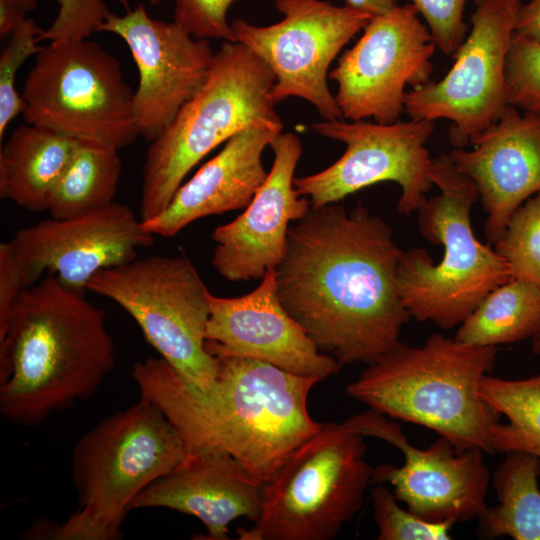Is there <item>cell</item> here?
I'll list each match as a JSON object with an SVG mask.
<instances>
[{
    "label": "cell",
    "mask_w": 540,
    "mask_h": 540,
    "mask_svg": "<svg viewBox=\"0 0 540 540\" xmlns=\"http://www.w3.org/2000/svg\"><path fill=\"white\" fill-rule=\"evenodd\" d=\"M401 253L390 226L363 205L311 206L289 227L278 298L320 352L342 366L372 364L411 318L398 289Z\"/></svg>",
    "instance_id": "obj_1"
},
{
    "label": "cell",
    "mask_w": 540,
    "mask_h": 540,
    "mask_svg": "<svg viewBox=\"0 0 540 540\" xmlns=\"http://www.w3.org/2000/svg\"><path fill=\"white\" fill-rule=\"evenodd\" d=\"M213 387L187 384L161 357L134 364L140 398L158 406L187 454L224 453L263 486L320 426L307 407L315 378L241 357H217Z\"/></svg>",
    "instance_id": "obj_2"
},
{
    "label": "cell",
    "mask_w": 540,
    "mask_h": 540,
    "mask_svg": "<svg viewBox=\"0 0 540 540\" xmlns=\"http://www.w3.org/2000/svg\"><path fill=\"white\" fill-rule=\"evenodd\" d=\"M114 363L105 313L47 275L20 293L0 330V413L36 426L92 397Z\"/></svg>",
    "instance_id": "obj_3"
},
{
    "label": "cell",
    "mask_w": 540,
    "mask_h": 540,
    "mask_svg": "<svg viewBox=\"0 0 540 540\" xmlns=\"http://www.w3.org/2000/svg\"><path fill=\"white\" fill-rule=\"evenodd\" d=\"M495 346L431 335L420 347L398 342L349 383L346 393L369 409L424 426L457 451L494 454L492 431L501 414L480 395Z\"/></svg>",
    "instance_id": "obj_4"
},
{
    "label": "cell",
    "mask_w": 540,
    "mask_h": 540,
    "mask_svg": "<svg viewBox=\"0 0 540 540\" xmlns=\"http://www.w3.org/2000/svg\"><path fill=\"white\" fill-rule=\"evenodd\" d=\"M187 452L155 404L140 400L95 425L76 443L72 476L79 506L62 523L36 521L26 539L118 540L136 496Z\"/></svg>",
    "instance_id": "obj_5"
},
{
    "label": "cell",
    "mask_w": 540,
    "mask_h": 540,
    "mask_svg": "<svg viewBox=\"0 0 540 540\" xmlns=\"http://www.w3.org/2000/svg\"><path fill=\"white\" fill-rule=\"evenodd\" d=\"M430 178L440 193L417 210L418 227L426 240L443 245V257L435 264L424 248L402 251L397 281L411 317L448 330L512 275L506 260L474 235L470 217L479 192L473 180L456 168L450 155L432 159Z\"/></svg>",
    "instance_id": "obj_6"
},
{
    "label": "cell",
    "mask_w": 540,
    "mask_h": 540,
    "mask_svg": "<svg viewBox=\"0 0 540 540\" xmlns=\"http://www.w3.org/2000/svg\"><path fill=\"white\" fill-rule=\"evenodd\" d=\"M274 83L272 70L248 47L222 44L203 86L150 142L143 166L141 221L161 214L187 174L235 134L255 126L282 132L270 98Z\"/></svg>",
    "instance_id": "obj_7"
},
{
    "label": "cell",
    "mask_w": 540,
    "mask_h": 540,
    "mask_svg": "<svg viewBox=\"0 0 540 540\" xmlns=\"http://www.w3.org/2000/svg\"><path fill=\"white\" fill-rule=\"evenodd\" d=\"M363 435L320 423L262 486L261 513L240 540H329L360 510L372 483Z\"/></svg>",
    "instance_id": "obj_8"
},
{
    "label": "cell",
    "mask_w": 540,
    "mask_h": 540,
    "mask_svg": "<svg viewBox=\"0 0 540 540\" xmlns=\"http://www.w3.org/2000/svg\"><path fill=\"white\" fill-rule=\"evenodd\" d=\"M87 290L122 307L187 384L213 387L219 361L205 348L209 290L187 256L152 255L101 270Z\"/></svg>",
    "instance_id": "obj_9"
},
{
    "label": "cell",
    "mask_w": 540,
    "mask_h": 540,
    "mask_svg": "<svg viewBox=\"0 0 540 540\" xmlns=\"http://www.w3.org/2000/svg\"><path fill=\"white\" fill-rule=\"evenodd\" d=\"M133 94L119 61L97 42L50 41L25 79L22 114L28 124L119 150L139 136Z\"/></svg>",
    "instance_id": "obj_10"
},
{
    "label": "cell",
    "mask_w": 540,
    "mask_h": 540,
    "mask_svg": "<svg viewBox=\"0 0 540 540\" xmlns=\"http://www.w3.org/2000/svg\"><path fill=\"white\" fill-rule=\"evenodd\" d=\"M521 0H476L471 31L454 53L449 72L406 92L412 119H447L455 148L472 143L496 123L508 104L506 61Z\"/></svg>",
    "instance_id": "obj_11"
},
{
    "label": "cell",
    "mask_w": 540,
    "mask_h": 540,
    "mask_svg": "<svg viewBox=\"0 0 540 540\" xmlns=\"http://www.w3.org/2000/svg\"><path fill=\"white\" fill-rule=\"evenodd\" d=\"M283 18L257 26L243 19L231 24L235 42L259 56L272 70L270 98L311 103L325 120L344 119L327 84L329 67L341 49L372 18L368 13L322 0H275Z\"/></svg>",
    "instance_id": "obj_12"
},
{
    "label": "cell",
    "mask_w": 540,
    "mask_h": 540,
    "mask_svg": "<svg viewBox=\"0 0 540 540\" xmlns=\"http://www.w3.org/2000/svg\"><path fill=\"white\" fill-rule=\"evenodd\" d=\"M315 133L343 142L344 154L326 169L294 178L298 193L312 207L337 203L346 196L380 182L401 188L397 211L409 216L427 199L434 185L430 178L432 158L426 143L434 121L410 119L392 124L324 120L312 124Z\"/></svg>",
    "instance_id": "obj_13"
},
{
    "label": "cell",
    "mask_w": 540,
    "mask_h": 540,
    "mask_svg": "<svg viewBox=\"0 0 540 540\" xmlns=\"http://www.w3.org/2000/svg\"><path fill=\"white\" fill-rule=\"evenodd\" d=\"M411 4L370 19L329 77L344 119L392 124L404 111L405 88L429 82L436 44Z\"/></svg>",
    "instance_id": "obj_14"
},
{
    "label": "cell",
    "mask_w": 540,
    "mask_h": 540,
    "mask_svg": "<svg viewBox=\"0 0 540 540\" xmlns=\"http://www.w3.org/2000/svg\"><path fill=\"white\" fill-rule=\"evenodd\" d=\"M348 428L381 439L404 455L401 467L380 464L373 468L372 483H389L398 501L417 516L432 522H466L486 510L490 472L483 451H457L440 437L427 448L410 443L399 424L369 409L347 418Z\"/></svg>",
    "instance_id": "obj_15"
},
{
    "label": "cell",
    "mask_w": 540,
    "mask_h": 540,
    "mask_svg": "<svg viewBox=\"0 0 540 540\" xmlns=\"http://www.w3.org/2000/svg\"><path fill=\"white\" fill-rule=\"evenodd\" d=\"M140 218L113 201L70 218H49L17 230L7 242L27 287L44 274L81 293L101 270L126 264L154 243Z\"/></svg>",
    "instance_id": "obj_16"
},
{
    "label": "cell",
    "mask_w": 540,
    "mask_h": 540,
    "mask_svg": "<svg viewBox=\"0 0 540 540\" xmlns=\"http://www.w3.org/2000/svg\"><path fill=\"white\" fill-rule=\"evenodd\" d=\"M97 32L116 34L137 66L133 115L139 136L149 143L172 122L205 83L214 58L208 40L196 39L177 23L154 19L142 3L112 12Z\"/></svg>",
    "instance_id": "obj_17"
},
{
    "label": "cell",
    "mask_w": 540,
    "mask_h": 540,
    "mask_svg": "<svg viewBox=\"0 0 540 540\" xmlns=\"http://www.w3.org/2000/svg\"><path fill=\"white\" fill-rule=\"evenodd\" d=\"M206 350L215 357L260 360L319 382L342 365L318 350L305 330L281 304L275 269H269L253 291L233 298L208 294Z\"/></svg>",
    "instance_id": "obj_18"
},
{
    "label": "cell",
    "mask_w": 540,
    "mask_h": 540,
    "mask_svg": "<svg viewBox=\"0 0 540 540\" xmlns=\"http://www.w3.org/2000/svg\"><path fill=\"white\" fill-rule=\"evenodd\" d=\"M270 147L274 161L264 184L241 215L216 227L211 235L216 243L212 265L232 282L259 280L275 269L285 253L289 223L311 208L310 200L294 186L302 155L300 138L281 132Z\"/></svg>",
    "instance_id": "obj_19"
},
{
    "label": "cell",
    "mask_w": 540,
    "mask_h": 540,
    "mask_svg": "<svg viewBox=\"0 0 540 540\" xmlns=\"http://www.w3.org/2000/svg\"><path fill=\"white\" fill-rule=\"evenodd\" d=\"M471 145L449 155L475 183L487 213L485 235L495 244L514 212L540 192V116L508 106Z\"/></svg>",
    "instance_id": "obj_20"
},
{
    "label": "cell",
    "mask_w": 540,
    "mask_h": 540,
    "mask_svg": "<svg viewBox=\"0 0 540 540\" xmlns=\"http://www.w3.org/2000/svg\"><path fill=\"white\" fill-rule=\"evenodd\" d=\"M159 507L199 519L207 534L198 539L228 540V525L233 520H258L262 485L228 454H187L172 471L141 491L130 511Z\"/></svg>",
    "instance_id": "obj_21"
},
{
    "label": "cell",
    "mask_w": 540,
    "mask_h": 540,
    "mask_svg": "<svg viewBox=\"0 0 540 540\" xmlns=\"http://www.w3.org/2000/svg\"><path fill=\"white\" fill-rule=\"evenodd\" d=\"M278 134L255 126L232 136L217 155L182 183L161 214L142 221L144 228L168 238L200 218L245 209L268 176L262 154Z\"/></svg>",
    "instance_id": "obj_22"
},
{
    "label": "cell",
    "mask_w": 540,
    "mask_h": 540,
    "mask_svg": "<svg viewBox=\"0 0 540 540\" xmlns=\"http://www.w3.org/2000/svg\"><path fill=\"white\" fill-rule=\"evenodd\" d=\"M77 145L44 126L17 128L0 151V197L29 211L48 210Z\"/></svg>",
    "instance_id": "obj_23"
},
{
    "label": "cell",
    "mask_w": 540,
    "mask_h": 540,
    "mask_svg": "<svg viewBox=\"0 0 540 540\" xmlns=\"http://www.w3.org/2000/svg\"><path fill=\"white\" fill-rule=\"evenodd\" d=\"M505 454L492 479L499 504L478 518L479 531L487 538L540 540V461L522 451Z\"/></svg>",
    "instance_id": "obj_24"
},
{
    "label": "cell",
    "mask_w": 540,
    "mask_h": 540,
    "mask_svg": "<svg viewBox=\"0 0 540 540\" xmlns=\"http://www.w3.org/2000/svg\"><path fill=\"white\" fill-rule=\"evenodd\" d=\"M540 329V285L511 278L491 291L459 325L455 339L479 346L511 344Z\"/></svg>",
    "instance_id": "obj_25"
},
{
    "label": "cell",
    "mask_w": 540,
    "mask_h": 540,
    "mask_svg": "<svg viewBox=\"0 0 540 540\" xmlns=\"http://www.w3.org/2000/svg\"><path fill=\"white\" fill-rule=\"evenodd\" d=\"M121 168L117 149L95 142L78 141L53 194L48 209L51 217H75L112 203Z\"/></svg>",
    "instance_id": "obj_26"
},
{
    "label": "cell",
    "mask_w": 540,
    "mask_h": 540,
    "mask_svg": "<svg viewBox=\"0 0 540 540\" xmlns=\"http://www.w3.org/2000/svg\"><path fill=\"white\" fill-rule=\"evenodd\" d=\"M480 395L508 419L493 428L494 452L522 451L540 461V374L518 380L486 375Z\"/></svg>",
    "instance_id": "obj_27"
},
{
    "label": "cell",
    "mask_w": 540,
    "mask_h": 540,
    "mask_svg": "<svg viewBox=\"0 0 540 540\" xmlns=\"http://www.w3.org/2000/svg\"><path fill=\"white\" fill-rule=\"evenodd\" d=\"M495 250L508 263L512 278L540 285V192L514 212Z\"/></svg>",
    "instance_id": "obj_28"
},
{
    "label": "cell",
    "mask_w": 540,
    "mask_h": 540,
    "mask_svg": "<svg viewBox=\"0 0 540 540\" xmlns=\"http://www.w3.org/2000/svg\"><path fill=\"white\" fill-rule=\"evenodd\" d=\"M43 30L32 18L20 23L13 33L9 43L0 55V140L9 123L20 113H23L26 104L23 96L15 89L17 71L32 55H36L42 48L39 36Z\"/></svg>",
    "instance_id": "obj_29"
},
{
    "label": "cell",
    "mask_w": 540,
    "mask_h": 540,
    "mask_svg": "<svg viewBox=\"0 0 540 540\" xmlns=\"http://www.w3.org/2000/svg\"><path fill=\"white\" fill-rule=\"evenodd\" d=\"M378 540H449L453 522L427 521L403 509L394 493L382 485L371 492Z\"/></svg>",
    "instance_id": "obj_30"
},
{
    "label": "cell",
    "mask_w": 540,
    "mask_h": 540,
    "mask_svg": "<svg viewBox=\"0 0 540 540\" xmlns=\"http://www.w3.org/2000/svg\"><path fill=\"white\" fill-rule=\"evenodd\" d=\"M509 106L540 116V42L514 33L506 61Z\"/></svg>",
    "instance_id": "obj_31"
},
{
    "label": "cell",
    "mask_w": 540,
    "mask_h": 540,
    "mask_svg": "<svg viewBox=\"0 0 540 540\" xmlns=\"http://www.w3.org/2000/svg\"><path fill=\"white\" fill-rule=\"evenodd\" d=\"M237 0H174L173 21L196 39H223L235 42L227 19Z\"/></svg>",
    "instance_id": "obj_32"
},
{
    "label": "cell",
    "mask_w": 540,
    "mask_h": 540,
    "mask_svg": "<svg viewBox=\"0 0 540 540\" xmlns=\"http://www.w3.org/2000/svg\"><path fill=\"white\" fill-rule=\"evenodd\" d=\"M59 10L52 24L43 30V40L86 39L97 32L110 11L104 0H58Z\"/></svg>",
    "instance_id": "obj_33"
},
{
    "label": "cell",
    "mask_w": 540,
    "mask_h": 540,
    "mask_svg": "<svg viewBox=\"0 0 540 540\" xmlns=\"http://www.w3.org/2000/svg\"><path fill=\"white\" fill-rule=\"evenodd\" d=\"M421 14L436 47L454 55L465 39L464 8L467 0H408Z\"/></svg>",
    "instance_id": "obj_34"
},
{
    "label": "cell",
    "mask_w": 540,
    "mask_h": 540,
    "mask_svg": "<svg viewBox=\"0 0 540 540\" xmlns=\"http://www.w3.org/2000/svg\"><path fill=\"white\" fill-rule=\"evenodd\" d=\"M28 288L23 273L7 244H0V330L7 322L10 311L20 295Z\"/></svg>",
    "instance_id": "obj_35"
},
{
    "label": "cell",
    "mask_w": 540,
    "mask_h": 540,
    "mask_svg": "<svg viewBox=\"0 0 540 540\" xmlns=\"http://www.w3.org/2000/svg\"><path fill=\"white\" fill-rule=\"evenodd\" d=\"M37 4L38 0H0V38L11 35Z\"/></svg>",
    "instance_id": "obj_36"
},
{
    "label": "cell",
    "mask_w": 540,
    "mask_h": 540,
    "mask_svg": "<svg viewBox=\"0 0 540 540\" xmlns=\"http://www.w3.org/2000/svg\"><path fill=\"white\" fill-rule=\"evenodd\" d=\"M515 33L540 42V0H529L521 5Z\"/></svg>",
    "instance_id": "obj_37"
},
{
    "label": "cell",
    "mask_w": 540,
    "mask_h": 540,
    "mask_svg": "<svg viewBox=\"0 0 540 540\" xmlns=\"http://www.w3.org/2000/svg\"><path fill=\"white\" fill-rule=\"evenodd\" d=\"M345 6L368 13L372 17L384 14L398 6L396 0H344Z\"/></svg>",
    "instance_id": "obj_38"
},
{
    "label": "cell",
    "mask_w": 540,
    "mask_h": 540,
    "mask_svg": "<svg viewBox=\"0 0 540 540\" xmlns=\"http://www.w3.org/2000/svg\"><path fill=\"white\" fill-rule=\"evenodd\" d=\"M532 351H533V353L540 355V329L532 337Z\"/></svg>",
    "instance_id": "obj_39"
},
{
    "label": "cell",
    "mask_w": 540,
    "mask_h": 540,
    "mask_svg": "<svg viewBox=\"0 0 540 540\" xmlns=\"http://www.w3.org/2000/svg\"><path fill=\"white\" fill-rule=\"evenodd\" d=\"M148 1H149L150 5H152V6L157 5L160 2V0H148Z\"/></svg>",
    "instance_id": "obj_40"
}]
</instances>
